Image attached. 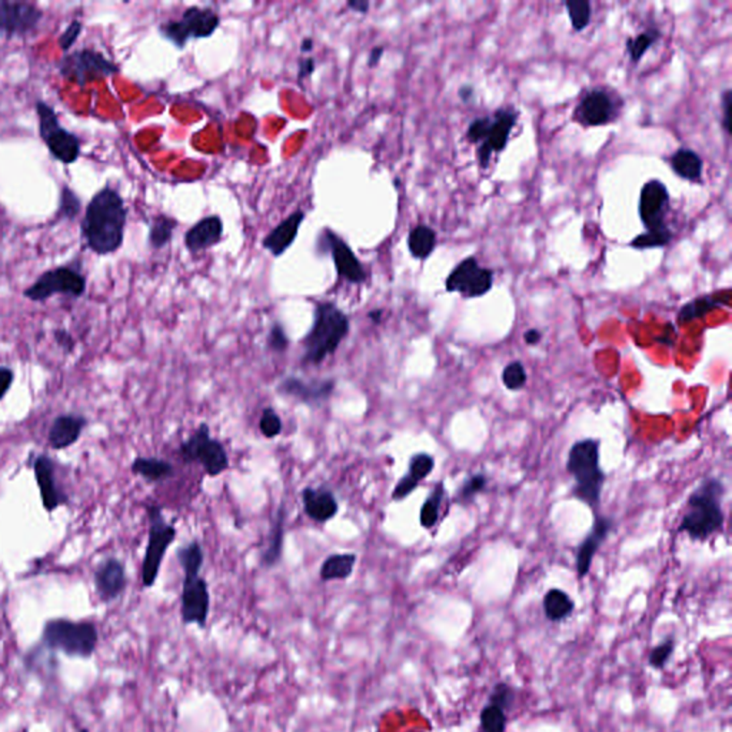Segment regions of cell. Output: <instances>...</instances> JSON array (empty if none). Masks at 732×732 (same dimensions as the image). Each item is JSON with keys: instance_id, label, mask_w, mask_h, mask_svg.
<instances>
[{"instance_id": "6da1fadb", "label": "cell", "mask_w": 732, "mask_h": 732, "mask_svg": "<svg viewBox=\"0 0 732 732\" xmlns=\"http://www.w3.org/2000/svg\"><path fill=\"white\" fill-rule=\"evenodd\" d=\"M128 208L116 189L105 186L96 192L86 206L82 220V237L96 255L105 256L119 251L124 245Z\"/></svg>"}, {"instance_id": "7a4b0ae2", "label": "cell", "mask_w": 732, "mask_h": 732, "mask_svg": "<svg viewBox=\"0 0 732 732\" xmlns=\"http://www.w3.org/2000/svg\"><path fill=\"white\" fill-rule=\"evenodd\" d=\"M726 487L719 478H707L686 499L685 511L679 522L678 532L688 535L693 541H707L724 528L726 515L722 498Z\"/></svg>"}, {"instance_id": "3957f363", "label": "cell", "mask_w": 732, "mask_h": 732, "mask_svg": "<svg viewBox=\"0 0 732 732\" xmlns=\"http://www.w3.org/2000/svg\"><path fill=\"white\" fill-rule=\"evenodd\" d=\"M349 316L331 301L316 302L314 321L302 340V365L318 366L326 357H332L349 335Z\"/></svg>"}, {"instance_id": "277c9868", "label": "cell", "mask_w": 732, "mask_h": 732, "mask_svg": "<svg viewBox=\"0 0 732 732\" xmlns=\"http://www.w3.org/2000/svg\"><path fill=\"white\" fill-rule=\"evenodd\" d=\"M671 209V196L668 188L659 179L645 182L641 188L638 201V213L644 225V234L638 235L630 242L631 248L645 249L666 248L674 239V232L669 229L667 218Z\"/></svg>"}, {"instance_id": "5b68a950", "label": "cell", "mask_w": 732, "mask_h": 732, "mask_svg": "<svg viewBox=\"0 0 732 732\" xmlns=\"http://www.w3.org/2000/svg\"><path fill=\"white\" fill-rule=\"evenodd\" d=\"M599 439H580L568 452L566 470L573 478V496L599 511L607 475L599 461Z\"/></svg>"}, {"instance_id": "8992f818", "label": "cell", "mask_w": 732, "mask_h": 732, "mask_svg": "<svg viewBox=\"0 0 732 732\" xmlns=\"http://www.w3.org/2000/svg\"><path fill=\"white\" fill-rule=\"evenodd\" d=\"M517 110L499 108L492 116L477 117L468 126L465 138L477 145V159L482 170L488 169L494 153L505 151L511 133L518 122Z\"/></svg>"}, {"instance_id": "52a82bcc", "label": "cell", "mask_w": 732, "mask_h": 732, "mask_svg": "<svg viewBox=\"0 0 732 732\" xmlns=\"http://www.w3.org/2000/svg\"><path fill=\"white\" fill-rule=\"evenodd\" d=\"M42 641L49 650L86 659L95 652L98 630L88 621L74 623L64 618L50 619L43 626Z\"/></svg>"}, {"instance_id": "ba28073f", "label": "cell", "mask_w": 732, "mask_h": 732, "mask_svg": "<svg viewBox=\"0 0 732 732\" xmlns=\"http://www.w3.org/2000/svg\"><path fill=\"white\" fill-rule=\"evenodd\" d=\"M220 16L212 7L191 6L179 19L160 23V36L177 49H185L191 40L209 39L220 29Z\"/></svg>"}, {"instance_id": "9c48e42d", "label": "cell", "mask_w": 732, "mask_h": 732, "mask_svg": "<svg viewBox=\"0 0 732 732\" xmlns=\"http://www.w3.org/2000/svg\"><path fill=\"white\" fill-rule=\"evenodd\" d=\"M149 521L148 545L142 561V585L152 588L159 577L163 558L170 545L177 539V528L163 517L162 508L149 505L146 508Z\"/></svg>"}, {"instance_id": "30bf717a", "label": "cell", "mask_w": 732, "mask_h": 732, "mask_svg": "<svg viewBox=\"0 0 732 732\" xmlns=\"http://www.w3.org/2000/svg\"><path fill=\"white\" fill-rule=\"evenodd\" d=\"M185 464H199L209 477L216 478L229 468V457L220 441L211 436L208 424H201L177 450Z\"/></svg>"}, {"instance_id": "8fae6325", "label": "cell", "mask_w": 732, "mask_h": 732, "mask_svg": "<svg viewBox=\"0 0 732 732\" xmlns=\"http://www.w3.org/2000/svg\"><path fill=\"white\" fill-rule=\"evenodd\" d=\"M57 72L62 78L76 85H88L90 82L109 78L119 73L121 69L115 62L95 49H79L65 55L56 65Z\"/></svg>"}, {"instance_id": "7c38bea8", "label": "cell", "mask_w": 732, "mask_h": 732, "mask_svg": "<svg viewBox=\"0 0 732 732\" xmlns=\"http://www.w3.org/2000/svg\"><path fill=\"white\" fill-rule=\"evenodd\" d=\"M35 108L39 119L40 138L49 149L50 155L64 165L76 162L81 156L78 136L62 126L59 116L49 103L38 100Z\"/></svg>"}, {"instance_id": "4fadbf2b", "label": "cell", "mask_w": 732, "mask_h": 732, "mask_svg": "<svg viewBox=\"0 0 732 732\" xmlns=\"http://www.w3.org/2000/svg\"><path fill=\"white\" fill-rule=\"evenodd\" d=\"M624 99L608 88L590 89L581 96L573 112V121L582 128H599L614 124L621 115Z\"/></svg>"}, {"instance_id": "5bb4252c", "label": "cell", "mask_w": 732, "mask_h": 732, "mask_svg": "<svg viewBox=\"0 0 732 732\" xmlns=\"http://www.w3.org/2000/svg\"><path fill=\"white\" fill-rule=\"evenodd\" d=\"M86 292V276L73 266H57L50 269L23 290L29 301L45 302L54 295L81 297Z\"/></svg>"}, {"instance_id": "9a60e30c", "label": "cell", "mask_w": 732, "mask_h": 732, "mask_svg": "<svg viewBox=\"0 0 732 732\" xmlns=\"http://www.w3.org/2000/svg\"><path fill=\"white\" fill-rule=\"evenodd\" d=\"M316 251L330 254L340 280H347L350 285H364L368 280V272L355 255L354 249L331 228H323L321 230L316 242Z\"/></svg>"}, {"instance_id": "2e32d148", "label": "cell", "mask_w": 732, "mask_h": 732, "mask_svg": "<svg viewBox=\"0 0 732 732\" xmlns=\"http://www.w3.org/2000/svg\"><path fill=\"white\" fill-rule=\"evenodd\" d=\"M495 272L479 265L475 256H467L446 276L445 289L450 294H460L465 299H474L488 294L494 287Z\"/></svg>"}, {"instance_id": "e0dca14e", "label": "cell", "mask_w": 732, "mask_h": 732, "mask_svg": "<svg viewBox=\"0 0 732 732\" xmlns=\"http://www.w3.org/2000/svg\"><path fill=\"white\" fill-rule=\"evenodd\" d=\"M211 614V592L201 573L184 575L181 594V619L185 625L206 628Z\"/></svg>"}, {"instance_id": "ac0fdd59", "label": "cell", "mask_w": 732, "mask_h": 732, "mask_svg": "<svg viewBox=\"0 0 732 732\" xmlns=\"http://www.w3.org/2000/svg\"><path fill=\"white\" fill-rule=\"evenodd\" d=\"M43 16L38 4L0 0V33L7 38L32 35L39 28Z\"/></svg>"}, {"instance_id": "d6986e66", "label": "cell", "mask_w": 732, "mask_h": 732, "mask_svg": "<svg viewBox=\"0 0 732 732\" xmlns=\"http://www.w3.org/2000/svg\"><path fill=\"white\" fill-rule=\"evenodd\" d=\"M335 379L305 381V379L290 375L280 381L278 385V392L315 407V405H323L326 400H330L335 392Z\"/></svg>"}, {"instance_id": "ffe728a7", "label": "cell", "mask_w": 732, "mask_h": 732, "mask_svg": "<svg viewBox=\"0 0 732 732\" xmlns=\"http://www.w3.org/2000/svg\"><path fill=\"white\" fill-rule=\"evenodd\" d=\"M36 484L39 487L40 499L47 512L52 513L59 506L67 505L69 498L56 481V467L49 455H38L33 461Z\"/></svg>"}, {"instance_id": "44dd1931", "label": "cell", "mask_w": 732, "mask_h": 732, "mask_svg": "<svg viewBox=\"0 0 732 732\" xmlns=\"http://www.w3.org/2000/svg\"><path fill=\"white\" fill-rule=\"evenodd\" d=\"M96 592L103 602L115 601L124 594L128 584L126 568L117 558H107L96 568L93 575Z\"/></svg>"}, {"instance_id": "7402d4cb", "label": "cell", "mask_w": 732, "mask_h": 732, "mask_svg": "<svg viewBox=\"0 0 732 732\" xmlns=\"http://www.w3.org/2000/svg\"><path fill=\"white\" fill-rule=\"evenodd\" d=\"M612 530H614V522H612L611 518L601 517L597 513L591 531L582 539L577 549L575 566H577L578 577L585 578L590 573L595 554L601 548L602 544L607 541V538L609 537Z\"/></svg>"}, {"instance_id": "603a6c76", "label": "cell", "mask_w": 732, "mask_h": 732, "mask_svg": "<svg viewBox=\"0 0 732 732\" xmlns=\"http://www.w3.org/2000/svg\"><path fill=\"white\" fill-rule=\"evenodd\" d=\"M306 213L301 209L290 213L287 220L278 223L265 237H263V249L271 254L273 258H280L297 241L299 228L304 223Z\"/></svg>"}, {"instance_id": "cb8c5ba5", "label": "cell", "mask_w": 732, "mask_h": 732, "mask_svg": "<svg viewBox=\"0 0 732 732\" xmlns=\"http://www.w3.org/2000/svg\"><path fill=\"white\" fill-rule=\"evenodd\" d=\"M223 235V222L218 215L205 216L198 220L194 227L185 232V248L191 254L205 252L220 244Z\"/></svg>"}, {"instance_id": "d4e9b609", "label": "cell", "mask_w": 732, "mask_h": 732, "mask_svg": "<svg viewBox=\"0 0 732 732\" xmlns=\"http://www.w3.org/2000/svg\"><path fill=\"white\" fill-rule=\"evenodd\" d=\"M302 504L305 515L315 524L330 522L340 511V504L336 501L335 494L326 487L305 488L302 491Z\"/></svg>"}, {"instance_id": "484cf974", "label": "cell", "mask_w": 732, "mask_h": 732, "mask_svg": "<svg viewBox=\"0 0 732 732\" xmlns=\"http://www.w3.org/2000/svg\"><path fill=\"white\" fill-rule=\"evenodd\" d=\"M88 419L83 415L62 414L55 418L54 424L47 432V443L52 450H66L74 445L86 428Z\"/></svg>"}, {"instance_id": "4316f807", "label": "cell", "mask_w": 732, "mask_h": 732, "mask_svg": "<svg viewBox=\"0 0 732 732\" xmlns=\"http://www.w3.org/2000/svg\"><path fill=\"white\" fill-rule=\"evenodd\" d=\"M434 468H435V460L432 455L425 452L415 453L414 457L409 460L407 474L400 478L393 488L392 495H391L392 501H403L408 498L425 478L431 475Z\"/></svg>"}, {"instance_id": "83f0119b", "label": "cell", "mask_w": 732, "mask_h": 732, "mask_svg": "<svg viewBox=\"0 0 732 732\" xmlns=\"http://www.w3.org/2000/svg\"><path fill=\"white\" fill-rule=\"evenodd\" d=\"M285 525H287V510H285V504H280L275 521L271 527V532H269L268 545L259 558V565L266 570L275 568L282 561Z\"/></svg>"}, {"instance_id": "f1b7e54d", "label": "cell", "mask_w": 732, "mask_h": 732, "mask_svg": "<svg viewBox=\"0 0 732 732\" xmlns=\"http://www.w3.org/2000/svg\"><path fill=\"white\" fill-rule=\"evenodd\" d=\"M669 168L676 177L691 184H702L704 160L695 151L679 148L668 158Z\"/></svg>"}, {"instance_id": "f546056e", "label": "cell", "mask_w": 732, "mask_h": 732, "mask_svg": "<svg viewBox=\"0 0 732 732\" xmlns=\"http://www.w3.org/2000/svg\"><path fill=\"white\" fill-rule=\"evenodd\" d=\"M357 556L354 552L331 554L319 568V578L323 582L347 581L352 577L357 565Z\"/></svg>"}, {"instance_id": "4dcf8cb0", "label": "cell", "mask_w": 732, "mask_h": 732, "mask_svg": "<svg viewBox=\"0 0 732 732\" xmlns=\"http://www.w3.org/2000/svg\"><path fill=\"white\" fill-rule=\"evenodd\" d=\"M438 237L435 230L425 223L415 225L407 237L408 251L412 258L425 261L435 251Z\"/></svg>"}, {"instance_id": "1f68e13d", "label": "cell", "mask_w": 732, "mask_h": 732, "mask_svg": "<svg viewBox=\"0 0 732 732\" xmlns=\"http://www.w3.org/2000/svg\"><path fill=\"white\" fill-rule=\"evenodd\" d=\"M131 470L134 475L143 478L146 482H162L174 477L175 468L169 461L160 460V458H134L131 465Z\"/></svg>"}, {"instance_id": "d6a6232c", "label": "cell", "mask_w": 732, "mask_h": 732, "mask_svg": "<svg viewBox=\"0 0 732 732\" xmlns=\"http://www.w3.org/2000/svg\"><path fill=\"white\" fill-rule=\"evenodd\" d=\"M722 305H728V301H721L714 295H702V297H695L693 301L686 302L681 306L678 316H676V323L679 326L686 325L695 319L704 318L710 312L719 308Z\"/></svg>"}, {"instance_id": "836d02e7", "label": "cell", "mask_w": 732, "mask_h": 732, "mask_svg": "<svg viewBox=\"0 0 732 732\" xmlns=\"http://www.w3.org/2000/svg\"><path fill=\"white\" fill-rule=\"evenodd\" d=\"M542 608L548 621L561 623L573 614L575 604L570 599V595L564 592L563 590L552 588L545 594Z\"/></svg>"}, {"instance_id": "e575fe53", "label": "cell", "mask_w": 732, "mask_h": 732, "mask_svg": "<svg viewBox=\"0 0 732 732\" xmlns=\"http://www.w3.org/2000/svg\"><path fill=\"white\" fill-rule=\"evenodd\" d=\"M177 225H179V222L172 216L163 215V213L153 216L151 225H149V246L153 251H160V249L168 246L172 241V237H174V232Z\"/></svg>"}, {"instance_id": "d590c367", "label": "cell", "mask_w": 732, "mask_h": 732, "mask_svg": "<svg viewBox=\"0 0 732 732\" xmlns=\"http://www.w3.org/2000/svg\"><path fill=\"white\" fill-rule=\"evenodd\" d=\"M446 491L444 482L438 484L432 488L428 498L422 504L421 512H419V522L421 527L425 530H432L438 524L439 515H441V508H443L444 499H445Z\"/></svg>"}, {"instance_id": "8d00e7d4", "label": "cell", "mask_w": 732, "mask_h": 732, "mask_svg": "<svg viewBox=\"0 0 732 732\" xmlns=\"http://www.w3.org/2000/svg\"><path fill=\"white\" fill-rule=\"evenodd\" d=\"M661 36L659 29L650 28L644 32L638 33L635 38H628L625 42V49L626 54L630 55L631 61L633 64H640L648 50L661 39Z\"/></svg>"}, {"instance_id": "74e56055", "label": "cell", "mask_w": 732, "mask_h": 732, "mask_svg": "<svg viewBox=\"0 0 732 732\" xmlns=\"http://www.w3.org/2000/svg\"><path fill=\"white\" fill-rule=\"evenodd\" d=\"M177 558L182 571H184V575L201 573L203 561H205V554H203V548H202V545L198 541H192L177 549Z\"/></svg>"}, {"instance_id": "f35d334b", "label": "cell", "mask_w": 732, "mask_h": 732, "mask_svg": "<svg viewBox=\"0 0 732 732\" xmlns=\"http://www.w3.org/2000/svg\"><path fill=\"white\" fill-rule=\"evenodd\" d=\"M508 712L498 705H485L479 715V732H505L508 726Z\"/></svg>"}, {"instance_id": "ab89813d", "label": "cell", "mask_w": 732, "mask_h": 732, "mask_svg": "<svg viewBox=\"0 0 732 732\" xmlns=\"http://www.w3.org/2000/svg\"><path fill=\"white\" fill-rule=\"evenodd\" d=\"M564 6L568 12L571 26L575 32H582L590 26L592 19V4L588 0H566Z\"/></svg>"}, {"instance_id": "60d3db41", "label": "cell", "mask_w": 732, "mask_h": 732, "mask_svg": "<svg viewBox=\"0 0 732 732\" xmlns=\"http://www.w3.org/2000/svg\"><path fill=\"white\" fill-rule=\"evenodd\" d=\"M487 488H488V478L485 477L482 472H478L465 479L464 484L461 485L455 495V503L462 506L470 505L474 503L475 498Z\"/></svg>"}, {"instance_id": "b9f144b4", "label": "cell", "mask_w": 732, "mask_h": 732, "mask_svg": "<svg viewBox=\"0 0 732 732\" xmlns=\"http://www.w3.org/2000/svg\"><path fill=\"white\" fill-rule=\"evenodd\" d=\"M82 201L76 192L69 186H64L59 196V208H57L56 220H73L81 213Z\"/></svg>"}, {"instance_id": "7bdbcfd3", "label": "cell", "mask_w": 732, "mask_h": 732, "mask_svg": "<svg viewBox=\"0 0 732 732\" xmlns=\"http://www.w3.org/2000/svg\"><path fill=\"white\" fill-rule=\"evenodd\" d=\"M528 375L522 362L513 361L503 371V383L506 390L520 391L527 385Z\"/></svg>"}, {"instance_id": "ee69618b", "label": "cell", "mask_w": 732, "mask_h": 732, "mask_svg": "<svg viewBox=\"0 0 732 732\" xmlns=\"http://www.w3.org/2000/svg\"><path fill=\"white\" fill-rule=\"evenodd\" d=\"M283 425L282 419L273 408L266 407L259 419V431L265 438L275 439L280 435Z\"/></svg>"}, {"instance_id": "f6af8a7d", "label": "cell", "mask_w": 732, "mask_h": 732, "mask_svg": "<svg viewBox=\"0 0 732 732\" xmlns=\"http://www.w3.org/2000/svg\"><path fill=\"white\" fill-rule=\"evenodd\" d=\"M674 648H676V641L674 638H667L664 642L652 648L651 652L648 655V664L655 669H662L668 664L669 659L674 654Z\"/></svg>"}, {"instance_id": "bcb514c9", "label": "cell", "mask_w": 732, "mask_h": 732, "mask_svg": "<svg viewBox=\"0 0 732 732\" xmlns=\"http://www.w3.org/2000/svg\"><path fill=\"white\" fill-rule=\"evenodd\" d=\"M289 336H288L287 331L283 328L282 323H273V325L271 326V330H269L268 340H266V345H268L269 350H272V352H276V354H280V352H285V350L289 348Z\"/></svg>"}, {"instance_id": "7dc6e473", "label": "cell", "mask_w": 732, "mask_h": 732, "mask_svg": "<svg viewBox=\"0 0 732 732\" xmlns=\"http://www.w3.org/2000/svg\"><path fill=\"white\" fill-rule=\"evenodd\" d=\"M513 701H515V693L512 688L506 683H499L494 686L488 702L498 705L508 712L512 708Z\"/></svg>"}, {"instance_id": "c3c4849f", "label": "cell", "mask_w": 732, "mask_h": 732, "mask_svg": "<svg viewBox=\"0 0 732 732\" xmlns=\"http://www.w3.org/2000/svg\"><path fill=\"white\" fill-rule=\"evenodd\" d=\"M82 30H83V23L81 21H73L71 25L65 29L64 33L57 39L62 52H67L73 47L74 43L78 42Z\"/></svg>"}, {"instance_id": "681fc988", "label": "cell", "mask_w": 732, "mask_h": 732, "mask_svg": "<svg viewBox=\"0 0 732 732\" xmlns=\"http://www.w3.org/2000/svg\"><path fill=\"white\" fill-rule=\"evenodd\" d=\"M731 89H726L721 95L722 122L721 126L727 136L731 134Z\"/></svg>"}, {"instance_id": "f907efd6", "label": "cell", "mask_w": 732, "mask_h": 732, "mask_svg": "<svg viewBox=\"0 0 732 732\" xmlns=\"http://www.w3.org/2000/svg\"><path fill=\"white\" fill-rule=\"evenodd\" d=\"M14 372L7 366H0V400L6 397L13 383Z\"/></svg>"}, {"instance_id": "816d5d0a", "label": "cell", "mask_w": 732, "mask_h": 732, "mask_svg": "<svg viewBox=\"0 0 732 732\" xmlns=\"http://www.w3.org/2000/svg\"><path fill=\"white\" fill-rule=\"evenodd\" d=\"M315 69L316 64L314 57H302L299 65H297V79L304 81V79L309 78L315 72Z\"/></svg>"}, {"instance_id": "f5cc1de1", "label": "cell", "mask_w": 732, "mask_h": 732, "mask_svg": "<svg viewBox=\"0 0 732 732\" xmlns=\"http://www.w3.org/2000/svg\"><path fill=\"white\" fill-rule=\"evenodd\" d=\"M55 340H56L57 345L59 347L64 348L65 350H73L74 348V340L73 336L71 333L67 332L65 330H57L55 331Z\"/></svg>"}, {"instance_id": "db71d44e", "label": "cell", "mask_w": 732, "mask_h": 732, "mask_svg": "<svg viewBox=\"0 0 732 732\" xmlns=\"http://www.w3.org/2000/svg\"><path fill=\"white\" fill-rule=\"evenodd\" d=\"M347 6L350 11L357 12V13L366 14L371 9V4L368 0H348Z\"/></svg>"}, {"instance_id": "11a10c76", "label": "cell", "mask_w": 732, "mask_h": 732, "mask_svg": "<svg viewBox=\"0 0 732 732\" xmlns=\"http://www.w3.org/2000/svg\"><path fill=\"white\" fill-rule=\"evenodd\" d=\"M383 54H385V47H372L371 52H369L368 57V67H376L383 59Z\"/></svg>"}, {"instance_id": "9f6ffc18", "label": "cell", "mask_w": 732, "mask_h": 732, "mask_svg": "<svg viewBox=\"0 0 732 732\" xmlns=\"http://www.w3.org/2000/svg\"><path fill=\"white\" fill-rule=\"evenodd\" d=\"M458 96H460L461 100L465 103L472 102L475 96V89L474 86L470 85H462L460 89H458Z\"/></svg>"}, {"instance_id": "6f0895ef", "label": "cell", "mask_w": 732, "mask_h": 732, "mask_svg": "<svg viewBox=\"0 0 732 732\" xmlns=\"http://www.w3.org/2000/svg\"><path fill=\"white\" fill-rule=\"evenodd\" d=\"M542 340V332L541 331L534 330H528L527 332L524 333V340L528 343V345H538V343L541 342Z\"/></svg>"}, {"instance_id": "680465c9", "label": "cell", "mask_w": 732, "mask_h": 732, "mask_svg": "<svg viewBox=\"0 0 732 732\" xmlns=\"http://www.w3.org/2000/svg\"><path fill=\"white\" fill-rule=\"evenodd\" d=\"M383 309H374V311L368 314V318L371 319L372 323H375V325H379V323H383Z\"/></svg>"}, {"instance_id": "91938a15", "label": "cell", "mask_w": 732, "mask_h": 732, "mask_svg": "<svg viewBox=\"0 0 732 732\" xmlns=\"http://www.w3.org/2000/svg\"><path fill=\"white\" fill-rule=\"evenodd\" d=\"M312 50H314V39H312V38H305L301 42L302 54H311Z\"/></svg>"}, {"instance_id": "94428289", "label": "cell", "mask_w": 732, "mask_h": 732, "mask_svg": "<svg viewBox=\"0 0 732 732\" xmlns=\"http://www.w3.org/2000/svg\"><path fill=\"white\" fill-rule=\"evenodd\" d=\"M418 732H419V731H418Z\"/></svg>"}]
</instances>
